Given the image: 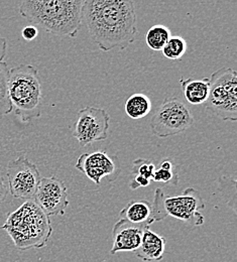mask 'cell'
I'll use <instances>...</instances> for the list:
<instances>
[{
  "label": "cell",
  "instance_id": "d4e9b609",
  "mask_svg": "<svg viewBox=\"0 0 237 262\" xmlns=\"http://www.w3.org/2000/svg\"><path fill=\"white\" fill-rule=\"evenodd\" d=\"M6 51H7L6 39L0 36V62H3V59L6 56Z\"/></svg>",
  "mask_w": 237,
  "mask_h": 262
},
{
  "label": "cell",
  "instance_id": "44dd1931",
  "mask_svg": "<svg viewBox=\"0 0 237 262\" xmlns=\"http://www.w3.org/2000/svg\"><path fill=\"white\" fill-rule=\"evenodd\" d=\"M157 166L153 162L144 159H138L136 160L133 164L132 167V172L133 174L139 176L147 181H153L154 172L156 170Z\"/></svg>",
  "mask_w": 237,
  "mask_h": 262
},
{
  "label": "cell",
  "instance_id": "484cf974",
  "mask_svg": "<svg viewBox=\"0 0 237 262\" xmlns=\"http://www.w3.org/2000/svg\"><path fill=\"white\" fill-rule=\"evenodd\" d=\"M159 167H160V168H163V169H174V168H176V167H175V164L173 163V161L168 160V159L163 160V161L161 162L160 165H159Z\"/></svg>",
  "mask_w": 237,
  "mask_h": 262
},
{
  "label": "cell",
  "instance_id": "5bb4252c",
  "mask_svg": "<svg viewBox=\"0 0 237 262\" xmlns=\"http://www.w3.org/2000/svg\"><path fill=\"white\" fill-rule=\"evenodd\" d=\"M119 217L132 224L147 228L155 222L153 205L146 200L131 201L121 210Z\"/></svg>",
  "mask_w": 237,
  "mask_h": 262
},
{
  "label": "cell",
  "instance_id": "4fadbf2b",
  "mask_svg": "<svg viewBox=\"0 0 237 262\" xmlns=\"http://www.w3.org/2000/svg\"><path fill=\"white\" fill-rule=\"evenodd\" d=\"M167 239L147 228L143 232L141 244L135 251L136 257L144 262L161 261L166 253Z\"/></svg>",
  "mask_w": 237,
  "mask_h": 262
},
{
  "label": "cell",
  "instance_id": "7a4b0ae2",
  "mask_svg": "<svg viewBox=\"0 0 237 262\" xmlns=\"http://www.w3.org/2000/svg\"><path fill=\"white\" fill-rule=\"evenodd\" d=\"M83 0L24 1L19 13L30 23L61 37H76L83 23Z\"/></svg>",
  "mask_w": 237,
  "mask_h": 262
},
{
  "label": "cell",
  "instance_id": "277c9868",
  "mask_svg": "<svg viewBox=\"0 0 237 262\" xmlns=\"http://www.w3.org/2000/svg\"><path fill=\"white\" fill-rule=\"evenodd\" d=\"M7 90L12 111L21 122L28 123L40 116L42 90L34 66L19 65L10 69Z\"/></svg>",
  "mask_w": 237,
  "mask_h": 262
},
{
  "label": "cell",
  "instance_id": "5b68a950",
  "mask_svg": "<svg viewBox=\"0 0 237 262\" xmlns=\"http://www.w3.org/2000/svg\"><path fill=\"white\" fill-rule=\"evenodd\" d=\"M152 205L155 222L170 216L192 227H200L205 223L201 211L206 208V204L201 194L194 188H187L180 196H167L162 189H157Z\"/></svg>",
  "mask_w": 237,
  "mask_h": 262
},
{
  "label": "cell",
  "instance_id": "30bf717a",
  "mask_svg": "<svg viewBox=\"0 0 237 262\" xmlns=\"http://www.w3.org/2000/svg\"><path fill=\"white\" fill-rule=\"evenodd\" d=\"M34 201L47 216H63L69 206L67 186L56 177L41 178Z\"/></svg>",
  "mask_w": 237,
  "mask_h": 262
},
{
  "label": "cell",
  "instance_id": "7c38bea8",
  "mask_svg": "<svg viewBox=\"0 0 237 262\" xmlns=\"http://www.w3.org/2000/svg\"><path fill=\"white\" fill-rule=\"evenodd\" d=\"M146 229L147 227L135 225L120 219L112 229L113 245L110 254L114 255L118 252L136 251L141 244L143 232Z\"/></svg>",
  "mask_w": 237,
  "mask_h": 262
},
{
  "label": "cell",
  "instance_id": "6da1fadb",
  "mask_svg": "<svg viewBox=\"0 0 237 262\" xmlns=\"http://www.w3.org/2000/svg\"><path fill=\"white\" fill-rule=\"evenodd\" d=\"M83 21L92 40L103 52L124 50L137 34L135 2L131 0H86Z\"/></svg>",
  "mask_w": 237,
  "mask_h": 262
},
{
  "label": "cell",
  "instance_id": "e0dca14e",
  "mask_svg": "<svg viewBox=\"0 0 237 262\" xmlns=\"http://www.w3.org/2000/svg\"><path fill=\"white\" fill-rule=\"evenodd\" d=\"M171 33L169 29L163 25L153 26L145 34L146 46L153 51H162L166 46Z\"/></svg>",
  "mask_w": 237,
  "mask_h": 262
},
{
  "label": "cell",
  "instance_id": "8992f818",
  "mask_svg": "<svg viewBox=\"0 0 237 262\" xmlns=\"http://www.w3.org/2000/svg\"><path fill=\"white\" fill-rule=\"evenodd\" d=\"M210 93L206 109L223 121L237 120V73L231 68H221L209 79Z\"/></svg>",
  "mask_w": 237,
  "mask_h": 262
},
{
  "label": "cell",
  "instance_id": "2e32d148",
  "mask_svg": "<svg viewBox=\"0 0 237 262\" xmlns=\"http://www.w3.org/2000/svg\"><path fill=\"white\" fill-rule=\"evenodd\" d=\"M124 110L128 117L138 120L146 115L152 110V101L146 95L136 93L130 96L124 104Z\"/></svg>",
  "mask_w": 237,
  "mask_h": 262
},
{
  "label": "cell",
  "instance_id": "9a60e30c",
  "mask_svg": "<svg viewBox=\"0 0 237 262\" xmlns=\"http://www.w3.org/2000/svg\"><path fill=\"white\" fill-rule=\"evenodd\" d=\"M180 84L184 96L188 103L192 105L205 104L210 93V81L208 78L203 79H184L181 78Z\"/></svg>",
  "mask_w": 237,
  "mask_h": 262
},
{
  "label": "cell",
  "instance_id": "9c48e42d",
  "mask_svg": "<svg viewBox=\"0 0 237 262\" xmlns=\"http://www.w3.org/2000/svg\"><path fill=\"white\" fill-rule=\"evenodd\" d=\"M8 190L16 199L34 200L40 174L37 166L33 164L25 155L7 164Z\"/></svg>",
  "mask_w": 237,
  "mask_h": 262
},
{
  "label": "cell",
  "instance_id": "ba28073f",
  "mask_svg": "<svg viewBox=\"0 0 237 262\" xmlns=\"http://www.w3.org/2000/svg\"><path fill=\"white\" fill-rule=\"evenodd\" d=\"M110 124L109 114L102 108L87 106L79 111L73 128V136L81 146L107 139Z\"/></svg>",
  "mask_w": 237,
  "mask_h": 262
},
{
  "label": "cell",
  "instance_id": "603a6c76",
  "mask_svg": "<svg viewBox=\"0 0 237 262\" xmlns=\"http://www.w3.org/2000/svg\"><path fill=\"white\" fill-rule=\"evenodd\" d=\"M38 34V31L37 29L34 27V26H29V27H26L24 30H23V33L21 35L23 37L28 40V41H31L34 39Z\"/></svg>",
  "mask_w": 237,
  "mask_h": 262
},
{
  "label": "cell",
  "instance_id": "d6986e66",
  "mask_svg": "<svg viewBox=\"0 0 237 262\" xmlns=\"http://www.w3.org/2000/svg\"><path fill=\"white\" fill-rule=\"evenodd\" d=\"M187 49V41L182 36L171 35L166 46L163 48L162 53L165 58L171 61H177L183 58Z\"/></svg>",
  "mask_w": 237,
  "mask_h": 262
},
{
  "label": "cell",
  "instance_id": "ffe728a7",
  "mask_svg": "<svg viewBox=\"0 0 237 262\" xmlns=\"http://www.w3.org/2000/svg\"><path fill=\"white\" fill-rule=\"evenodd\" d=\"M219 190L228 206L236 211V181L232 178L222 177L219 179Z\"/></svg>",
  "mask_w": 237,
  "mask_h": 262
},
{
  "label": "cell",
  "instance_id": "3957f363",
  "mask_svg": "<svg viewBox=\"0 0 237 262\" xmlns=\"http://www.w3.org/2000/svg\"><path fill=\"white\" fill-rule=\"evenodd\" d=\"M0 229L6 231L18 250L44 248L53 234L50 217L34 200H27L9 213Z\"/></svg>",
  "mask_w": 237,
  "mask_h": 262
},
{
  "label": "cell",
  "instance_id": "52a82bcc",
  "mask_svg": "<svg viewBox=\"0 0 237 262\" xmlns=\"http://www.w3.org/2000/svg\"><path fill=\"white\" fill-rule=\"evenodd\" d=\"M194 117L179 99H166L150 119V129L160 138L177 135L190 128Z\"/></svg>",
  "mask_w": 237,
  "mask_h": 262
},
{
  "label": "cell",
  "instance_id": "8fae6325",
  "mask_svg": "<svg viewBox=\"0 0 237 262\" xmlns=\"http://www.w3.org/2000/svg\"><path fill=\"white\" fill-rule=\"evenodd\" d=\"M75 167L97 187H100L102 179L111 178L110 182H113L120 172V164L117 157L111 158L106 151L100 150L82 154Z\"/></svg>",
  "mask_w": 237,
  "mask_h": 262
},
{
  "label": "cell",
  "instance_id": "cb8c5ba5",
  "mask_svg": "<svg viewBox=\"0 0 237 262\" xmlns=\"http://www.w3.org/2000/svg\"><path fill=\"white\" fill-rule=\"evenodd\" d=\"M8 194V186L2 176H0V204L6 199Z\"/></svg>",
  "mask_w": 237,
  "mask_h": 262
},
{
  "label": "cell",
  "instance_id": "ac0fdd59",
  "mask_svg": "<svg viewBox=\"0 0 237 262\" xmlns=\"http://www.w3.org/2000/svg\"><path fill=\"white\" fill-rule=\"evenodd\" d=\"M8 75L9 69L3 61L0 62V118L12 112V106L8 97Z\"/></svg>",
  "mask_w": 237,
  "mask_h": 262
},
{
  "label": "cell",
  "instance_id": "7402d4cb",
  "mask_svg": "<svg viewBox=\"0 0 237 262\" xmlns=\"http://www.w3.org/2000/svg\"><path fill=\"white\" fill-rule=\"evenodd\" d=\"M153 181L157 183L163 184H171L177 186L179 184V176L177 173L176 168L174 169H163V168H156L153 177Z\"/></svg>",
  "mask_w": 237,
  "mask_h": 262
}]
</instances>
